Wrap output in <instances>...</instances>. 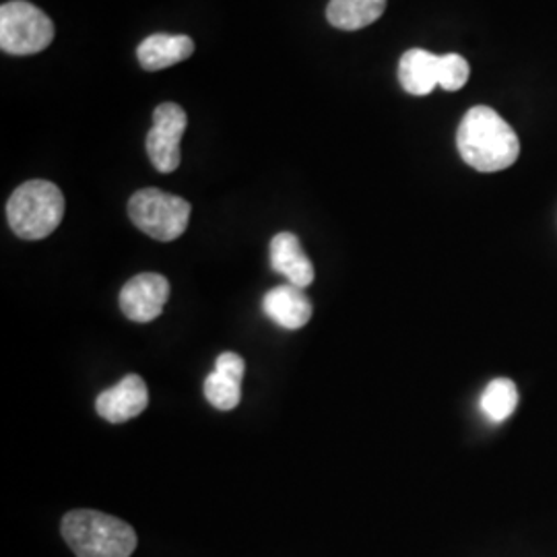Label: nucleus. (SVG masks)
Returning a JSON list of instances; mask_svg holds the SVG:
<instances>
[{
    "label": "nucleus",
    "mask_w": 557,
    "mask_h": 557,
    "mask_svg": "<svg viewBox=\"0 0 557 557\" xmlns=\"http://www.w3.org/2000/svg\"><path fill=\"white\" fill-rule=\"evenodd\" d=\"M149 405V391L145 380L128 374L114 388L103 391L96 400V411L110 423H124L140 416Z\"/></svg>",
    "instance_id": "8"
},
{
    "label": "nucleus",
    "mask_w": 557,
    "mask_h": 557,
    "mask_svg": "<svg viewBox=\"0 0 557 557\" xmlns=\"http://www.w3.org/2000/svg\"><path fill=\"white\" fill-rule=\"evenodd\" d=\"M262 310L269 319L287 331L304 329L312 319V304L304 289L292 283L278 285L262 299Z\"/></svg>",
    "instance_id": "9"
},
{
    "label": "nucleus",
    "mask_w": 557,
    "mask_h": 557,
    "mask_svg": "<svg viewBox=\"0 0 557 557\" xmlns=\"http://www.w3.org/2000/svg\"><path fill=\"white\" fill-rule=\"evenodd\" d=\"M54 40V23L27 0H11L0 7V48L7 54H38Z\"/></svg>",
    "instance_id": "5"
},
{
    "label": "nucleus",
    "mask_w": 557,
    "mask_h": 557,
    "mask_svg": "<svg viewBox=\"0 0 557 557\" xmlns=\"http://www.w3.org/2000/svg\"><path fill=\"white\" fill-rule=\"evenodd\" d=\"M60 529L77 557H131L137 549V533L128 522L96 510L69 512Z\"/></svg>",
    "instance_id": "2"
},
{
    "label": "nucleus",
    "mask_w": 557,
    "mask_h": 557,
    "mask_svg": "<svg viewBox=\"0 0 557 557\" xmlns=\"http://www.w3.org/2000/svg\"><path fill=\"white\" fill-rule=\"evenodd\" d=\"M186 112L178 103H161L153 112V128L147 135V156L153 168L161 174H172L178 170L180 140L186 131Z\"/></svg>",
    "instance_id": "6"
},
{
    "label": "nucleus",
    "mask_w": 557,
    "mask_h": 557,
    "mask_svg": "<svg viewBox=\"0 0 557 557\" xmlns=\"http://www.w3.org/2000/svg\"><path fill=\"white\" fill-rule=\"evenodd\" d=\"M170 298V283L160 273H140L124 283L120 292V310L133 322H151L163 312Z\"/></svg>",
    "instance_id": "7"
},
{
    "label": "nucleus",
    "mask_w": 557,
    "mask_h": 557,
    "mask_svg": "<svg viewBox=\"0 0 557 557\" xmlns=\"http://www.w3.org/2000/svg\"><path fill=\"white\" fill-rule=\"evenodd\" d=\"M386 0H331L326 20L343 32H358L382 17Z\"/></svg>",
    "instance_id": "13"
},
{
    "label": "nucleus",
    "mask_w": 557,
    "mask_h": 557,
    "mask_svg": "<svg viewBox=\"0 0 557 557\" xmlns=\"http://www.w3.org/2000/svg\"><path fill=\"white\" fill-rule=\"evenodd\" d=\"M460 158L478 172H499L518 160L520 143L517 133L496 110L471 108L457 133Z\"/></svg>",
    "instance_id": "1"
},
{
    "label": "nucleus",
    "mask_w": 557,
    "mask_h": 557,
    "mask_svg": "<svg viewBox=\"0 0 557 557\" xmlns=\"http://www.w3.org/2000/svg\"><path fill=\"white\" fill-rule=\"evenodd\" d=\"M271 267L292 285L306 289L314 281V264L306 257L296 234L281 232L271 239Z\"/></svg>",
    "instance_id": "10"
},
{
    "label": "nucleus",
    "mask_w": 557,
    "mask_h": 557,
    "mask_svg": "<svg viewBox=\"0 0 557 557\" xmlns=\"http://www.w3.org/2000/svg\"><path fill=\"white\" fill-rule=\"evenodd\" d=\"M64 215V197L59 186L48 180L21 184L7 202V220L23 239L48 238Z\"/></svg>",
    "instance_id": "3"
},
{
    "label": "nucleus",
    "mask_w": 557,
    "mask_h": 557,
    "mask_svg": "<svg viewBox=\"0 0 557 557\" xmlns=\"http://www.w3.org/2000/svg\"><path fill=\"white\" fill-rule=\"evenodd\" d=\"M205 397L215 409L232 411L238 407L242 398V380L213 370L205 380Z\"/></svg>",
    "instance_id": "15"
},
{
    "label": "nucleus",
    "mask_w": 557,
    "mask_h": 557,
    "mask_svg": "<svg viewBox=\"0 0 557 557\" xmlns=\"http://www.w3.org/2000/svg\"><path fill=\"white\" fill-rule=\"evenodd\" d=\"M215 370H220L227 376H234V379H244V370H246V363L244 359L239 358L238 354H232V351H225L221 354L218 361H215Z\"/></svg>",
    "instance_id": "17"
},
{
    "label": "nucleus",
    "mask_w": 557,
    "mask_h": 557,
    "mask_svg": "<svg viewBox=\"0 0 557 557\" xmlns=\"http://www.w3.org/2000/svg\"><path fill=\"white\" fill-rule=\"evenodd\" d=\"M190 202L158 188H143L128 200V218L158 242L178 239L190 221Z\"/></svg>",
    "instance_id": "4"
},
{
    "label": "nucleus",
    "mask_w": 557,
    "mask_h": 557,
    "mask_svg": "<svg viewBox=\"0 0 557 557\" xmlns=\"http://www.w3.org/2000/svg\"><path fill=\"white\" fill-rule=\"evenodd\" d=\"M518 405V391L515 382L508 379H498L487 384L481 395V409L487 418L502 423L515 413Z\"/></svg>",
    "instance_id": "14"
},
{
    "label": "nucleus",
    "mask_w": 557,
    "mask_h": 557,
    "mask_svg": "<svg viewBox=\"0 0 557 557\" xmlns=\"http://www.w3.org/2000/svg\"><path fill=\"white\" fill-rule=\"evenodd\" d=\"M195 54V41L188 36L156 34L140 41L137 57L145 71H161Z\"/></svg>",
    "instance_id": "12"
},
{
    "label": "nucleus",
    "mask_w": 557,
    "mask_h": 557,
    "mask_svg": "<svg viewBox=\"0 0 557 557\" xmlns=\"http://www.w3.org/2000/svg\"><path fill=\"white\" fill-rule=\"evenodd\" d=\"M398 81L411 96H428L440 85V57L428 50L413 48L403 54L398 64Z\"/></svg>",
    "instance_id": "11"
},
{
    "label": "nucleus",
    "mask_w": 557,
    "mask_h": 557,
    "mask_svg": "<svg viewBox=\"0 0 557 557\" xmlns=\"http://www.w3.org/2000/svg\"><path fill=\"white\" fill-rule=\"evenodd\" d=\"M469 62L460 54L440 57V87L446 91H458L469 81Z\"/></svg>",
    "instance_id": "16"
}]
</instances>
